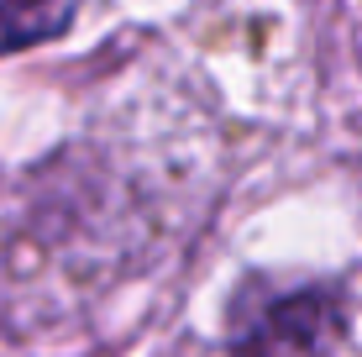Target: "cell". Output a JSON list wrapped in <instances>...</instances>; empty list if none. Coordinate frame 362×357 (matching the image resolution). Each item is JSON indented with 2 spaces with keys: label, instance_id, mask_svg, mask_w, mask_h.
<instances>
[{
  "label": "cell",
  "instance_id": "cell-1",
  "mask_svg": "<svg viewBox=\"0 0 362 357\" xmlns=\"http://www.w3.org/2000/svg\"><path fill=\"white\" fill-rule=\"evenodd\" d=\"M352 336V294L341 279L242 274L221 315L226 357H341Z\"/></svg>",
  "mask_w": 362,
  "mask_h": 357
},
{
  "label": "cell",
  "instance_id": "cell-2",
  "mask_svg": "<svg viewBox=\"0 0 362 357\" xmlns=\"http://www.w3.org/2000/svg\"><path fill=\"white\" fill-rule=\"evenodd\" d=\"M84 0H0V58L58 42L79 21Z\"/></svg>",
  "mask_w": 362,
  "mask_h": 357
}]
</instances>
